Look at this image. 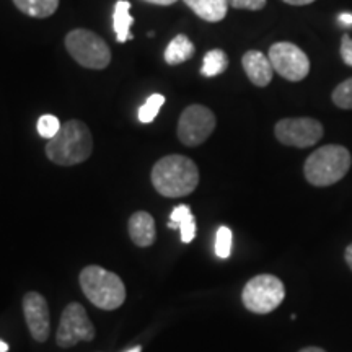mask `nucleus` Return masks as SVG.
<instances>
[{"mask_svg":"<svg viewBox=\"0 0 352 352\" xmlns=\"http://www.w3.org/2000/svg\"><path fill=\"white\" fill-rule=\"evenodd\" d=\"M153 188L165 197H183L191 195L199 184V170L191 158L184 155H166L157 162L151 175Z\"/></svg>","mask_w":352,"mask_h":352,"instance_id":"f257e3e1","label":"nucleus"},{"mask_svg":"<svg viewBox=\"0 0 352 352\" xmlns=\"http://www.w3.org/2000/svg\"><path fill=\"white\" fill-rule=\"evenodd\" d=\"M94 152V138L85 122L69 120L60 126L56 138L47 140L46 155L52 164L74 166L88 160Z\"/></svg>","mask_w":352,"mask_h":352,"instance_id":"f03ea898","label":"nucleus"},{"mask_svg":"<svg viewBox=\"0 0 352 352\" xmlns=\"http://www.w3.org/2000/svg\"><path fill=\"white\" fill-rule=\"evenodd\" d=\"M351 152L342 145H324L307 158L303 175L311 186L327 188L344 178L351 170Z\"/></svg>","mask_w":352,"mask_h":352,"instance_id":"7ed1b4c3","label":"nucleus"},{"mask_svg":"<svg viewBox=\"0 0 352 352\" xmlns=\"http://www.w3.org/2000/svg\"><path fill=\"white\" fill-rule=\"evenodd\" d=\"M78 283L83 296L101 310H116L126 300V285L121 277L101 266L83 267Z\"/></svg>","mask_w":352,"mask_h":352,"instance_id":"20e7f679","label":"nucleus"},{"mask_svg":"<svg viewBox=\"0 0 352 352\" xmlns=\"http://www.w3.org/2000/svg\"><path fill=\"white\" fill-rule=\"evenodd\" d=\"M65 50L82 67L101 70L111 63V50L98 34L85 28H77L65 36Z\"/></svg>","mask_w":352,"mask_h":352,"instance_id":"39448f33","label":"nucleus"},{"mask_svg":"<svg viewBox=\"0 0 352 352\" xmlns=\"http://www.w3.org/2000/svg\"><path fill=\"white\" fill-rule=\"evenodd\" d=\"M285 298L284 283L272 274H259L250 279L241 292V300L252 314L267 315Z\"/></svg>","mask_w":352,"mask_h":352,"instance_id":"423d86ee","label":"nucleus"},{"mask_svg":"<svg viewBox=\"0 0 352 352\" xmlns=\"http://www.w3.org/2000/svg\"><path fill=\"white\" fill-rule=\"evenodd\" d=\"M215 126H217V120L212 109L202 104H191L179 116L176 134L183 145L197 147L210 138Z\"/></svg>","mask_w":352,"mask_h":352,"instance_id":"0eeeda50","label":"nucleus"},{"mask_svg":"<svg viewBox=\"0 0 352 352\" xmlns=\"http://www.w3.org/2000/svg\"><path fill=\"white\" fill-rule=\"evenodd\" d=\"M95 338V327L82 303H69L60 316L56 331V342L59 347H72L78 341H91Z\"/></svg>","mask_w":352,"mask_h":352,"instance_id":"6e6552de","label":"nucleus"},{"mask_svg":"<svg viewBox=\"0 0 352 352\" xmlns=\"http://www.w3.org/2000/svg\"><path fill=\"white\" fill-rule=\"evenodd\" d=\"M267 57H270L274 72L289 82H300L310 72L308 56L294 43L280 41L272 44Z\"/></svg>","mask_w":352,"mask_h":352,"instance_id":"1a4fd4ad","label":"nucleus"},{"mask_svg":"<svg viewBox=\"0 0 352 352\" xmlns=\"http://www.w3.org/2000/svg\"><path fill=\"white\" fill-rule=\"evenodd\" d=\"M323 124L314 118H285L274 127L276 139L283 145L307 148L323 138Z\"/></svg>","mask_w":352,"mask_h":352,"instance_id":"9d476101","label":"nucleus"},{"mask_svg":"<svg viewBox=\"0 0 352 352\" xmlns=\"http://www.w3.org/2000/svg\"><path fill=\"white\" fill-rule=\"evenodd\" d=\"M23 315L33 340L38 342L47 341L51 331V318L47 300L41 294L28 292L23 297Z\"/></svg>","mask_w":352,"mask_h":352,"instance_id":"9b49d317","label":"nucleus"},{"mask_svg":"<svg viewBox=\"0 0 352 352\" xmlns=\"http://www.w3.org/2000/svg\"><path fill=\"white\" fill-rule=\"evenodd\" d=\"M241 64H243V70L250 82L256 87H267L272 80V64L270 57L263 54L261 51H246L243 57H241Z\"/></svg>","mask_w":352,"mask_h":352,"instance_id":"f8f14e48","label":"nucleus"},{"mask_svg":"<svg viewBox=\"0 0 352 352\" xmlns=\"http://www.w3.org/2000/svg\"><path fill=\"white\" fill-rule=\"evenodd\" d=\"M127 228H129V236L132 243L138 245L139 248H147L152 246L157 240V230H155V220L145 210H139L134 212L129 217L127 222Z\"/></svg>","mask_w":352,"mask_h":352,"instance_id":"ddd939ff","label":"nucleus"},{"mask_svg":"<svg viewBox=\"0 0 352 352\" xmlns=\"http://www.w3.org/2000/svg\"><path fill=\"white\" fill-rule=\"evenodd\" d=\"M199 19L209 23H217L227 16L228 0H183Z\"/></svg>","mask_w":352,"mask_h":352,"instance_id":"4468645a","label":"nucleus"},{"mask_svg":"<svg viewBox=\"0 0 352 352\" xmlns=\"http://www.w3.org/2000/svg\"><path fill=\"white\" fill-rule=\"evenodd\" d=\"M134 25V19L131 15V3L127 0H118L113 12V30L116 33L118 43H126L132 39L131 26Z\"/></svg>","mask_w":352,"mask_h":352,"instance_id":"2eb2a0df","label":"nucleus"},{"mask_svg":"<svg viewBox=\"0 0 352 352\" xmlns=\"http://www.w3.org/2000/svg\"><path fill=\"white\" fill-rule=\"evenodd\" d=\"M195 44H192V41L186 36V34H176L165 50V63L170 65L183 64L191 59V57L195 56Z\"/></svg>","mask_w":352,"mask_h":352,"instance_id":"dca6fc26","label":"nucleus"},{"mask_svg":"<svg viewBox=\"0 0 352 352\" xmlns=\"http://www.w3.org/2000/svg\"><path fill=\"white\" fill-rule=\"evenodd\" d=\"M13 3L21 13L33 19H47L59 7V0H13Z\"/></svg>","mask_w":352,"mask_h":352,"instance_id":"f3484780","label":"nucleus"},{"mask_svg":"<svg viewBox=\"0 0 352 352\" xmlns=\"http://www.w3.org/2000/svg\"><path fill=\"white\" fill-rule=\"evenodd\" d=\"M228 67V57L222 50H210L202 59L201 74L204 77H215L223 74Z\"/></svg>","mask_w":352,"mask_h":352,"instance_id":"a211bd4d","label":"nucleus"},{"mask_svg":"<svg viewBox=\"0 0 352 352\" xmlns=\"http://www.w3.org/2000/svg\"><path fill=\"white\" fill-rule=\"evenodd\" d=\"M165 101H166L165 96L160 94H153L148 96L147 101H145L138 111L139 121L144 122V124H151V122L155 121V118L158 116V113H160L162 107L165 104Z\"/></svg>","mask_w":352,"mask_h":352,"instance_id":"6ab92c4d","label":"nucleus"},{"mask_svg":"<svg viewBox=\"0 0 352 352\" xmlns=\"http://www.w3.org/2000/svg\"><path fill=\"white\" fill-rule=\"evenodd\" d=\"M333 103L341 109H352V77L333 90Z\"/></svg>","mask_w":352,"mask_h":352,"instance_id":"aec40b11","label":"nucleus"},{"mask_svg":"<svg viewBox=\"0 0 352 352\" xmlns=\"http://www.w3.org/2000/svg\"><path fill=\"white\" fill-rule=\"evenodd\" d=\"M232 230L228 227H220L215 235V254L219 258L227 259L232 254Z\"/></svg>","mask_w":352,"mask_h":352,"instance_id":"412c9836","label":"nucleus"},{"mask_svg":"<svg viewBox=\"0 0 352 352\" xmlns=\"http://www.w3.org/2000/svg\"><path fill=\"white\" fill-rule=\"evenodd\" d=\"M60 126L63 124H60V121L57 120L54 114H43V116L38 120L36 129L41 138L51 140L52 138H56L57 132L60 131Z\"/></svg>","mask_w":352,"mask_h":352,"instance_id":"4be33fe9","label":"nucleus"},{"mask_svg":"<svg viewBox=\"0 0 352 352\" xmlns=\"http://www.w3.org/2000/svg\"><path fill=\"white\" fill-rule=\"evenodd\" d=\"M179 233H182L183 243H191L196 236V219L191 212H188L179 222Z\"/></svg>","mask_w":352,"mask_h":352,"instance_id":"5701e85b","label":"nucleus"},{"mask_svg":"<svg viewBox=\"0 0 352 352\" xmlns=\"http://www.w3.org/2000/svg\"><path fill=\"white\" fill-rule=\"evenodd\" d=\"M228 6L239 10L258 12L266 7V0H228Z\"/></svg>","mask_w":352,"mask_h":352,"instance_id":"b1692460","label":"nucleus"},{"mask_svg":"<svg viewBox=\"0 0 352 352\" xmlns=\"http://www.w3.org/2000/svg\"><path fill=\"white\" fill-rule=\"evenodd\" d=\"M188 212H191V209L188 208L186 204H179L176 206V208L171 210L170 214V222H168V227L173 228V230H178L179 228V222H182V219L186 215Z\"/></svg>","mask_w":352,"mask_h":352,"instance_id":"393cba45","label":"nucleus"},{"mask_svg":"<svg viewBox=\"0 0 352 352\" xmlns=\"http://www.w3.org/2000/svg\"><path fill=\"white\" fill-rule=\"evenodd\" d=\"M341 59L346 65L352 67V38L349 34H344L341 39Z\"/></svg>","mask_w":352,"mask_h":352,"instance_id":"a878e982","label":"nucleus"},{"mask_svg":"<svg viewBox=\"0 0 352 352\" xmlns=\"http://www.w3.org/2000/svg\"><path fill=\"white\" fill-rule=\"evenodd\" d=\"M338 20H340V23H341V25H344V26H352V13H349V12L341 13V15L338 16Z\"/></svg>","mask_w":352,"mask_h":352,"instance_id":"bb28decb","label":"nucleus"},{"mask_svg":"<svg viewBox=\"0 0 352 352\" xmlns=\"http://www.w3.org/2000/svg\"><path fill=\"white\" fill-rule=\"evenodd\" d=\"M283 2L289 3V6H296V7H302V6H308V3H314L315 0H283Z\"/></svg>","mask_w":352,"mask_h":352,"instance_id":"cd10ccee","label":"nucleus"},{"mask_svg":"<svg viewBox=\"0 0 352 352\" xmlns=\"http://www.w3.org/2000/svg\"><path fill=\"white\" fill-rule=\"evenodd\" d=\"M147 3H153V6H173L178 0H144Z\"/></svg>","mask_w":352,"mask_h":352,"instance_id":"c85d7f7f","label":"nucleus"},{"mask_svg":"<svg viewBox=\"0 0 352 352\" xmlns=\"http://www.w3.org/2000/svg\"><path fill=\"white\" fill-rule=\"evenodd\" d=\"M344 258H346V263H347V266L351 267V271H352V243L347 246L346 248V253H344Z\"/></svg>","mask_w":352,"mask_h":352,"instance_id":"c756f323","label":"nucleus"},{"mask_svg":"<svg viewBox=\"0 0 352 352\" xmlns=\"http://www.w3.org/2000/svg\"><path fill=\"white\" fill-rule=\"evenodd\" d=\"M298 352H327L324 349H321V347H303Z\"/></svg>","mask_w":352,"mask_h":352,"instance_id":"7c9ffc66","label":"nucleus"},{"mask_svg":"<svg viewBox=\"0 0 352 352\" xmlns=\"http://www.w3.org/2000/svg\"><path fill=\"white\" fill-rule=\"evenodd\" d=\"M0 352H8V344L0 340Z\"/></svg>","mask_w":352,"mask_h":352,"instance_id":"2f4dec72","label":"nucleus"},{"mask_svg":"<svg viewBox=\"0 0 352 352\" xmlns=\"http://www.w3.org/2000/svg\"><path fill=\"white\" fill-rule=\"evenodd\" d=\"M140 351H142V347H140V346H135V347H132V349L126 351V352H140Z\"/></svg>","mask_w":352,"mask_h":352,"instance_id":"473e14b6","label":"nucleus"}]
</instances>
